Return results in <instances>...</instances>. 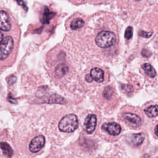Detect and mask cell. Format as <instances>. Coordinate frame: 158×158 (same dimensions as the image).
Listing matches in <instances>:
<instances>
[{
    "label": "cell",
    "instance_id": "6da1fadb",
    "mask_svg": "<svg viewBox=\"0 0 158 158\" xmlns=\"http://www.w3.org/2000/svg\"><path fill=\"white\" fill-rule=\"evenodd\" d=\"M59 129L63 132L72 133L78 126V121L77 115L73 114L64 116L59 123Z\"/></svg>",
    "mask_w": 158,
    "mask_h": 158
},
{
    "label": "cell",
    "instance_id": "7a4b0ae2",
    "mask_svg": "<svg viewBox=\"0 0 158 158\" xmlns=\"http://www.w3.org/2000/svg\"><path fill=\"white\" fill-rule=\"evenodd\" d=\"M115 35L110 31H102L97 35L95 38L96 44L102 48H107L112 46L115 44Z\"/></svg>",
    "mask_w": 158,
    "mask_h": 158
},
{
    "label": "cell",
    "instance_id": "3957f363",
    "mask_svg": "<svg viewBox=\"0 0 158 158\" xmlns=\"http://www.w3.org/2000/svg\"><path fill=\"white\" fill-rule=\"evenodd\" d=\"M14 48V41L11 36H6L1 41L0 57L2 60L6 59L12 52Z\"/></svg>",
    "mask_w": 158,
    "mask_h": 158
},
{
    "label": "cell",
    "instance_id": "277c9868",
    "mask_svg": "<svg viewBox=\"0 0 158 158\" xmlns=\"http://www.w3.org/2000/svg\"><path fill=\"white\" fill-rule=\"evenodd\" d=\"M45 138L44 136L40 135L33 138L29 144V150L35 153L40 151L44 146Z\"/></svg>",
    "mask_w": 158,
    "mask_h": 158
},
{
    "label": "cell",
    "instance_id": "5b68a950",
    "mask_svg": "<svg viewBox=\"0 0 158 158\" xmlns=\"http://www.w3.org/2000/svg\"><path fill=\"white\" fill-rule=\"evenodd\" d=\"M123 118L127 124L130 126L137 127L141 125V119L136 114L130 113V112H125L123 114Z\"/></svg>",
    "mask_w": 158,
    "mask_h": 158
},
{
    "label": "cell",
    "instance_id": "8992f818",
    "mask_svg": "<svg viewBox=\"0 0 158 158\" xmlns=\"http://www.w3.org/2000/svg\"><path fill=\"white\" fill-rule=\"evenodd\" d=\"M102 129L112 136L118 135L121 132V127L116 122L105 123L102 126Z\"/></svg>",
    "mask_w": 158,
    "mask_h": 158
},
{
    "label": "cell",
    "instance_id": "52a82bcc",
    "mask_svg": "<svg viewBox=\"0 0 158 158\" xmlns=\"http://www.w3.org/2000/svg\"><path fill=\"white\" fill-rule=\"evenodd\" d=\"M97 123L96 116L94 114L88 115L85 120L84 125L86 128V131L88 134H91L93 133L96 128Z\"/></svg>",
    "mask_w": 158,
    "mask_h": 158
},
{
    "label": "cell",
    "instance_id": "ba28073f",
    "mask_svg": "<svg viewBox=\"0 0 158 158\" xmlns=\"http://www.w3.org/2000/svg\"><path fill=\"white\" fill-rule=\"evenodd\" d=\"M0 28L2 31H8L11 28V23L7 12L1 10L0 12Z\"/></svg>",
    "mask_w": 158,
    "mask_h": 158
},
{
    "label": "cell",
    "instance_id": "9c48e42d",
    "mask_svg": "<svg viewBox=\"0 0 158 158\" xmlns=\"http://www.w3.org/2000/svg\"><path fill=\"white\" fill-rule=\"evenodd\" d=\"M90 75L91 76L92 78L97 82L101 83L104 80V72L102 69L98 67L92 69L90 72Z\"/></svg>",
    "mask_w": 158,
    "mask_h": 158
},
{
    "label": "cell",
    "instance_id": "30bf717a",
    "mask_svg": "<svg viewBox=\"0 0 158 158\" xmlns=\"http://www.w3.org/2000/svg\"><path fill=\"white\" fill-rule=\"evenodd\" d=\"M145 136L142 133L132 134L129 137L128 141L133 146H139L142 144L143 141L144 140Z\"/></svg>",
    "mask_w": 158,
    "mask_h": 158
},
{
    "label": "cell",
    "instance_id": "8fae6325",
    "mask_svg": "<svg viewBox=\"0 0 158 158\" xmlns=\"http://www.w3.org/2000/svg\"><path fill=\"white\" fill-rule=\"evenodd\" d=\"M43 102L47 103H58V104H64L66 101L64 98H62L60 96L57 94H51L48 96V98H44L42 100Z\"/></svg>",
    "mask_w": 158,
    "mask_h": 158
},
{
    "label": "cell",
    "instance_id": "7c38bea8",
    "mask_svg": "<svg viewBox=\"0 0 158 158\" xmlns=\"http://www.w3.org/2000/svg\"><path fill=\"white\" fill-rule=\"evenodd\" d=\"M69 71L68 67L64 64H60L57 66L55 70V75L57 78H61Z\"/></svg>",
    "mask_w": 158,
    "mask_h": 158
},
{
    "label": "cell",
    "instance_id": "4fadbf2b",
    "mask_svg": "<svg viewBox=\"0 0 158 158\" xmlns=\"http://www.w3.org/2000/svg\"><path fill=\"white\" fill-rule=\"evenodd\" d=\"M144 112L149 117H155L158 115V106L152 105L144 109Z\"/></svg>",
    "mask_w": 158,
    "mask_h": 158
},
{
    "label": "cell",
    "instance_id": "5bb4252c",
    "mask_svg": "<svg viewBox=\"0 0 158 158\" xmlns=\"http://www.w3.org/2000/svg\"><path fill=\"white\" fill-rule=\"evenodd\" d=\"M142 69L144 71V72L150 77L154 78L156 75V72L154 67L148 63H145L143 64Z\"/></svg>",
    "mask_w": 158,
    "mask_h": 158
},
{
    "label": "cell",
    "instance_id": "9a60e30c",
    "mask_svg": "<svg viewBox=\"0 0 158 158\" xmlns=\"http://www.w3.org/2000/svg\"><path fill=\"white\" fill-rule=\"evenodd\" d=\"M1 148L4 153L8 158H10L13 155V150L11 147L6 142H2L1 143Z\"/></svg>",
    "mask_w": 158,
    "mask_h": 158
},
{
    "label": "cell",
    "instance_id": "2e32d148",
    "mask_svg": "<svg viewBox=\"0 0 158 158\" xmlns=\"http://www.w3.org/2000/svg\"><path fill=\"white\" fill-rule=\"evenodd\" d=\"M84 25V21L81 19H75L70 24V27L72 30H77L81 28Z\"/></svg>",
    "mask_w": 158,
    "mask_h": 158
},
{
    "label": "cell",
    "instance_id": "e0dca14e",
    "mask_svg": "<svg viewBox=\"0 0 158 158\" xmlns=\"http://www.w3.org/2000/svg\"><path fill=\"white\" fill-rule=\"evenodd\" d=\"M113 94V89L110 86H107L106 87L103 92V95L104 96L107 98V99H110Z\"/></svg>",
    "mask_w": 158,
    "mask_h": 158
},
{
    "label": "cell",
    "instance_id": "ac0fdd59",
    "mask_svg": "<svg viewBox=\"0 0 158 158\" xmlns=\"http://www.w3.org/2000/svg\"><path fill=\"white\" fill-rule=\"evenodd\" d=\"M133 35V28L131 27H128L125 30V37L127 40H130Z\"/></svg>",
    "mask_w": 158,
    "mask_h": 158
},
{
    "label": "cell",
    "instance_id": "d6986e66",
    "mask_svg": "<svg viewBox=\"0 0 158 158\" xmlns=\"http://www.w3.org/2000/svg\"><path fill=\"white\" fill-rule=\"evenodd\" d=\"M16 77L13 75H11L10 76H9L7 78V83L9 85H12L14 84L15 81H16Z\"/></svg>",
    "mask_w": 158,
    "mask_h": 158
},
{
    "label": "cell",
    "instance_id": "ffe728a7",
    "mask_svg": "<svg viewBox=\"0 0 158 158\" xmlns=\"http://www.w3.org/2000/svg\"><path fill=\"white\" fill-rule=\"evenodd\" d=\"M152 31H151V32H146V31H139V35L141 36L144 37V38H149V37L152 35Z\"/></svg>",
    "mask_w": 158,
    "mask_h": 158
},
{
    "label": "cell",
    "instance_id": "44dd1931",
    "mask_svg": "<svg viewBox=\"0 0 158 158\" xmlns=\"http://www.w3.org/2000/svg\"><path fill=\"white\" fill-rule=\"evenodd\" d=\"M122 89L123 90H124L125 92H127V93L131 92L133 91L132 86L128 85H123L122 86Z\"/></svg>",
    "mask_w": 158,
    "mask_h": 158
},
{
    "label": "cell",
    "instance_id": "7402d4cb",
    "mask_svg": "<svg viewBox=\"0 0 158 158\" xmlns=\"http://www.w3.org/2000/svg\"><path fill=\"white\" fill-rule=\"evenodd\" d=\"M141 54L144 57H148L149 56H151V52L148 49H144L142 52H141Z\"/></svg>",
    "mask_w": 158,
    "mask_h": 158
},
{
    "label": "cell",
    "instance_id": "603a6c76",
    "mask_svg": "<svg viewBox=\"0 0 158 158\" xmlns=\"http://www.w3.org/2000/svg\"><path fill=\"white\" fill-rule=\"evenodd\" d=\"M15 1L19 4V5L22 6L23 7V9H25L26 10L28 9V7L26 6V5H25V2L23 1V0H15Z\"/></svg>",
    "mask_w": 158,
    "mask_h": 158
},
{
    "label": "cell",
    "instance_id": "cb8c5ba5",
    "mask_svg": "<svg viewBox=\"0 0 158 158\" xmlns=\"http://www.w3.org/2000/svg\"><path fill=\"white\" fill-rule=\"evenodd\" d=\"M85 79H86V80L88 82H91L92 80H93V79L92 78L91 76V75H86Z\"/></svg>",
    "mask_w": 158,
    "mask_h": 158
},
{
    "label": "cell",
    "instance_id": "d4e9b609",
    "mask_svg": "<svg viewBox=\"0 0 158 158\" xmlns=\"http://www.w3.org/2000/svg\"><path fill=\"white\" fill-rule=\"evenodd\" d=\"M154 131H155V134L158 137V125H157L155 127V129H154Z\"/></svg>",
    "mask_w": 158,
    "mask_h": 158
},
{
    "label": "cell",
    "instance_id": "484cf974",
    "mask_svg": "<svg viewBox=\"0 0 158 158\" xmlns=\"http://www.w3.org/2000/svg\"><path fill=\"white\" fill-rule=\"evenodd\" d=\"M3 37V34L2 33H1V38H0V41H1L4 38H2Z\"/></svg>",
    "mask_w": 158,
    "mask_h": 158
},
{
    "label": "cell",
    "instance_id": "4316f807",
    "mask_svg": "<svg viewBox=\"0 0 158 158\" xmlns=\"http://www.w3.org/2000/svg\"><path fill=\"white\" fill-rule=\"evenodd\" d=\"M136 1H140V0H136Z\"/></svg>",
    "mask_w": 158,
    "mask_h": 158
}]
</instances>
